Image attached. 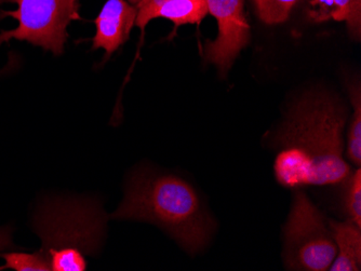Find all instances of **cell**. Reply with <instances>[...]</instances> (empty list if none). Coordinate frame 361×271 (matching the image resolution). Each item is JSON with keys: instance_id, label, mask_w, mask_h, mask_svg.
I'll use <instances>...</instances> for the list:
<instances>
[{"instance_id": "1", "label": "cell", "mask_w": 361, "mask_h": 271, "mask_svg": "<svg viewBox=\"0 0 361 271\" xmlns=\"http://www.w3.org/2000/svg\"><path fill=\"white\" fill-rule=\"evenodd\" d=\"M345 111L326 93H310L295 104L276 137V179L286 187L334 185L350 175L343 158Z\"/></svg>"}, {"instance_id": "2", "label": "cell", "mask_w": 361, "mask_h": 271, "mask_svg": "<svg viewBox=\"0 0 361 271\" xmlns=\"http://www.w3.org/2000/svg\"><path fill=\"white\" fill-rule=\"evenodd\" d=\"M111 218L153 222L192 254L208 244L214 229V222L188 182L149 170L133 175L123 203Z\"/></svg>"}, {"instance_id": "3", "label": "cell", "mask_w": 361, "mask_h": 271, "mask_svg": "<svg viewBox=\"0 0 361 271\" xmlns=\"http://www.w3.org/2000/svg\"><path fill=\"white\" fill-rule=\"evenodd\" d=\"M36 230L52 271H85L86 255L102 242L105 215L89 202H56L42 210Z\"/></svg>"}, {"instance_id": "4", "label": "cell", "mask_w": 361, "mask_h": 271, "mask_svg": "<svg viewBox=\"0 0 361 271\" xmlns=\"http://www.w3.org/2000/svg\"><path fill=\"white\" fill-rule=\"evenodd\" d=\"M285 260L291 270L324 271L336 256V246L322 213L301 191L294 195L285 227Z\"/></svg>"}, {"instance_id": "5", "label": "cell", "mask_w": 361, "mask_h": 271, "mask_svg": "<svg viewBox=\"0 0 361 271\" xmlns=\"http://www.w3.org/2000/svg\"><path fill=\"white\" fill-rule=\"evenodd\" d=\"M77 0H0L18 5L13 11H3L19 25L0 34V44L11 39L27 42L60 56L68 39V24L79 18Z\"/></svg>"}, {"instance_id": "6", "label": "cell", "mask_w": 361, "mask_h": 271, "mask_svg": "<svg viewBox=\"0 0 361 271\" xmlns=\"http://www.w3.org/2000/svg\"><path fill=\"white\" fill-rule=\"evenodd\" d=\"M208 12L218 21V37L204 46V56L225 74L249 42L243 0H206Z\"/></svg>"}, {"instance_id": "7", "label": "cell", "mask_w": 361, "mask_h": 271, "mask_svg": "<svg viewBox=\"0 0 361 271\" xmlns=\"http://www.w3.org/2000/svg\"><path fill=\"white\" fill-rule=\"evenodd\" d=\"M137 9L125 0H107L95 19L93 49H104L107 56L123 46L137 20Z\"/></svg>"}, {"instance_id": "8", "label": "cell", "mask_w": 361, "mask_h": 271, "mask_svg": "<svg viewBox=\"0 0 361 271\" xmlns=\"http://www.w3.org/2000/svg\"><path fill=\"white\" fill-rule=\"evenodd\" d=\"M330 232L336 246L331 271H359L361 269V227L352 220L331 222Z\"/></svg>"}, {"instance_id": "9", "label": "cell", "mask_w": 361, "mask_h": 271, "mask_svg": "<svg viewBox=\"0 0 361 271\" xmlns=\"http://www.w3.org/2000/svg\"><path fill=\"white\" fill-rule=\"evenodd\" d=\"M308 15L315 22H346L350 34L360 37L361 0H313Z\"/></svg>"}, {"instance_id": "10", "label": "cell", "mask_w": 361, "mask_h": 271, "mask_svg": "<svg viewBox=\"0 0 361 271\" xmlns=\"http://www.w3.org/2000/svg\"><path fill=\"white\" fill-rule=\"evenodd\" d=\"M207 13L206 0H167L152 12L149 21L165 18L178 27L184 24L200 23Z\"/></svg>"}, {"instance_id": "11", "label": "cell", "mask_w": 361, "mask_h": 271, "mask_svg": "<svg viewBox=\"0 0 361 271\" xmlns=\"http://www.w3.org/2000/svg\"><path fill=\"white\" fill-rule=\"evenodd\" d=\"M0 256L6 264L0 267L3 269H13L16 271H50L51 265L47 255L42 251L36 253H3Z\"/></svg>"}, {"instance_id": "12", "label": "cell", "mask_w": 361, "mask_h": 271, "mask_svg": "<svg viewBox=\"0 0 361 271\" xmlns=\"http://www.w3.org/2000/svg\"><path fill=\"white\" fill-rule=\"evenodd\" d=\"M350 99L354 106V114L348 132V156L357 167L361 165V99L359 87L350 88Z\"/></svg>"}, {"instance_id": "13", "label": "cell", "mask_w": 361, "mask_h": 271, "mask_svg": "<svg viewBox=\"0 0 361 271\" xmlns=\"http://www.w3.org/2000/svg\"><path fill=\"white\" fill-rule=\"evenodd\" d=\"M343 195V209L348 218L361 227V171L360 168L348 175Z\"/></svg>"}, {"instance_id": "14", "label": "cell", "mask_w": 361, "mask_h": 271, "mask_svg": "<svg viewBox=\"0 0 361 271\" xmlns=\"http://www.w3.org/2000/svg\"><path fill=\"white\" fill-rule=\"evenodd\" d=\"M300 0H255L259 18L267 24L287 21L292 8Z\"/></svg>"}, {"instance_id": "15", "label": "cell", "mask_w": 361, "mask_h": 271, "mask_svg": "<svg viewBox=\"0 0 361 271\" xmlns=\"http://www.w3.org/2000/svg\"><path fill=\"white\" fill-rule=\"evenodd\" d=\"M167 1V0H142L137 4V15L135 20V25L144 30L147 24L149 23V17L152 12L159 7L160 5Z\"/></svg>"}, {"instance_id": "16", "label": "cell", "mask_w": 361, "mask_h": 271, "mask_svg": "<svg viewBox=\"0 0 361 271\" xmlns=\"http://www.w3.org/2000/svg\"><path fill=\"white\" fill-rule=\"evenodd\" d=\"M12 246L10 232L8 229H1L0 228V251Z\"/></svg>"}, {"instance_id": "17", "label": "cell", "mask_w": 361, "mask_h": 271, "mask_svg": "<svg viewBox=\"0 0 361 271\" xmlns=\"http://www.w3.org/2000/svg\"><path fill=\"white\" fill-rule=\"evenodd\" d=\"M130 3L133 4H139L140 1H142V0H129Z\"/></svg>"}]
</instances>
